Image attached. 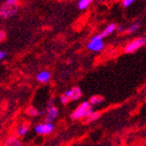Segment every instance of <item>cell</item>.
<instances>
[{"label":"cell","mask_w":146,"mask_h":146,"mask_svg":"<svg viewBox=\"0 0 146 146\" xmlns=\"http://www.w3.org/2000/svg\"><path fill=\"white\" fill-rule=\"evenodd\" d=\"M92 111H93L92 106L89 103V101H84V102L81 103L73 111V113L71 114V118L73 120L85 118L86 117H88L89 115H90Z\"/></svg>","instance_id":"cell-1"},{"label":"cell","mask_w":146,"mask_h":146,"mask_svg":"<svg viewBox=\"0 0 146 146\" xmlns=\"http://www.w3.org/2000/svg\"><path fill=\"white\" fill-rule=\"evenodd\" d=\"M18 11L17 2L15 3H5L0 7V17L3 19H8L14 16Z\"/></svg>","instance_id":"cell-2"},{"label":"cell","mask_w":146,"mask_h":146,"mask_svg":"<svg viewBox=\"0 0 146 146\" xmlns=\"http://www.w3.org/2000/svg\"><path fill=\"white\" fill-rule=\"evenodd\" d=\"M146 45V36L137 38V39L130 41L127 45L125 47V53H134L137 50Z\"/></svg>","instance_id":"cell-3"},{"label":"cell","mask_w":146,"mask_h":146,"mask_svg":"<svg viewBox=\"0 0 146 146\" xmlns=\"http://www.w3.org/2000/svg\"><path fill=\"white\" fill-rule=\"evenodd\" d=\"M87 48L93 52H100L104 48V42L103 38L100 34H97L93 36L91 40L87 44Z\"/></svg>","instance_id":"cell-4"},{"label":"cell","mask_w":146,"mask_h":146,"mask_svg":"<svg viewBox=\"0 0 146 146\" xmlns=\"http://www.w3.org/2000/svg\"><path fill=\"white\" fill-rule=\"evenodd\" d=\"M54 125L50 122H44V123H40L35 126V132L38 135H49L54 131Z\"/></svg>","instance_id":"cell-5"},{"label":"cell","mask_w":146,"mask_h":146,"mask_svg":"<svg viewBox=\"0 0 146 146\" xmlns=\"http://www.w3.org/2000/svg\"><path fill=\"white\" fill-rule=\"evenodd\" d=\"M58 116V108L55 107L54 105H48L47 112H46V118L45 122H50L52 123V121L56 118V117Z\"/></svg>","instance_id":"cell-6"},{"label":"cell","mask_w":146,"mask_h":146,"mask_svg":"<svg viewBox=\"0 0 146 146\" xmlns=\"http://www.w3.org/2000/svg\"><path fill=\"white\" fill-rule=\"evenodd\" d=\"M65 95L69 100H77L82 97V91L79 87H74L65 92Z\"/></svg>","instance_id":"cell-7"},{"label":"cell","mask_w":146,"mask_h":146,"mask_svg":"<svg viewBox=\"0 0 146 146\" xmlns=\"http://www.w3.org/2000/svg\"><path fill=\"white\" fill-rule=\"evenodd\" d=\"M50 78H51V74L46 70L41 71L37 74V80L41 84H47L50 80Z\"/></svg>","instance_id":"cell-8"},{"label":"cell","mask_w":146,"mask_h":146,"mask_svg":"<svg viewBox=\"0 0 146 146\" xmlns=\"http://www.w3.org/2000/svg\"><path fill=\"white\" fill-rule=\"evenodd\" d=\"M4 146H23V144L17 137L10 136L5 140Z\"/></svg>","instance_id":"cell-9"},{"label":"cell","mask_w":146,"mask_h":146,"mask_svg":"<svg viewBox=\"0 0 146 146\" xmlns=\"http://www.w3.org/2000/svg\"><path fill=\"white\" fill-rule=\"evenodd\" d=\"M116 28H117V25L115 23H110V25H108V26L104 29V31L102 33H100V36L104 38V37H107L110 35L111 33H113L114 31H116Z\"/></svg>","instance_id":"cell-10"},{"label":"cell","mask_w":146,"mask_h":146,"mask_svg":"<svg viewBox=\"0 0 146 146\" xmlns=\"http://www.w3.org/2000/svg\"><path fill=\"white\" fill-rule=\"evenodd\" d=\"M103 101H104V98L102 96H100V95H94V96L91 97V99L89 100V103L92 106H96L102 103Z\"/></svg>","instance_id":"cell-11"},{"label":"cell","mask_w":146,"mask_h":146,"mask_svg":"<svg viewBox=\"0 0 146 146\" xmlns=\"http://www.w3.org/2000/svg\"><path fill=\"white\" fill-rule=\"evenodd\" d=\"M100 117V113L97 112V111H92L90 115L88 117H85V122L87 123H90V122H93V121H96V120Z\"/></svg>","instance_id":"cell-12"},{"label":"cell","mask_w":146,"mask_h":146,"mask_svg":"<svg viewBox=\"0 0 146 146\" xmlns=\"http://www.w3.org/2000/svg\"><path fill=\"white\" fill-rule=\"evenodd\" d=\"M93 0H79L78 2V8L79 10H85L89 5L92 4Z\"/></svg>","instance_id":"cell-13"},{"label":"cell","mask_w":146,"mask_h":146,"mask_svg":"<svg viewBox=\"0 0 146 146\" xmlns=\"http://www.w3.org/2000/svg\"><path fill=\"white\" fill-rule=\"evenodd\" d=\"M140 26H141V24L139 23H133L131 26H129L128 29L126 30V33H135L136 31H138V29L140 28Z\"/></svg>","instance_id":"cell-14"},{"label":"cell","mask_w":146,"mask_h":146,"mask_svg":"<svg viewBox=\"0 0 146 146\" xmlns=\"http://www.w3.org/2000/svg\"><path fill=\"white\" fill-rule=\"evenodd\" d=\"M27 132H28V127L26 125H20L19 127L17 128V135L19 136H23L27 134Z\"/></svg>","instance_id":"cell-15"},{"label":"cell","mask_w":146,"mask_h":146,"mask_svg":"<svg viewBox=\"0 0 146 146\" xmlns=\"http://www.w3.org/2000/svg\"><path fill=\"white\" fill-rule=\"evenodd\" d=\"M27 113L31 117H35V116L40 115V111L37 110L36 109H34V108H29V109L27 110Z\"/></svg>","instance_id":"cell-16"},{"label":"cell","mask_w":146,"mask_h":146,"mask_svg":"<svg viewBox=\"0 0 146 146\" xmlns=\"http://www.w3.org/2000/svg\"><path fill=\"white\" fill-rule=\"evenodd\" d=\"M60 101H61V103H62V104L66 105L70 100H69V99L66 96L65 94H63V95H61V97H60Z\"/></svg>","instance_id":"cell-17"},{"label":"cell","mask_w":146,"mask_h":146,"mask_svg":"<svg viewBox=\"0 0 146 146\" xmlns=\"http://www.w3.org/2000/svg\"><path fill=\"white\" fill-rule=\"evenodd\" d=\"M136 0H123V5L124 7H128L133 3L135 2Z\"/></svg>","instance_id":"cell-18"},{"label":"cell","mask_w":146,"mask_h":146,"mask_svg":"<svg viewBox=\"0 0 146 146\" xmlns=\"http://www.w3.org/2000/svg\"><path fill=\"white\" fill-rule=\"evenodd\" d=\"M6 38V33L5 31H0V41H3L5 40Z\"/></svg>","instance_id":"cell-19"},{"label":"cell","mask_w":146,"mask_h":146,"mask_svg":"<svg viewBox=\"0 0 146 146\" xmlns=\"http://www.w3.org/2000/svg\"><path fill=\"white\" fill-rule=\"evenodd\" d=\"M6 55H7V53H6L5 51H3V50H0V60H3L5 58Z\"/></svg>","instance_id":"cell-20"},{"label":"cell","mask_w":146,"mask_h":146,"mask_svg":"<svg viewBox=\"0 0 146 146\" xmlns=\"http://www.w3.org/2000/svg\"><path fill=\"white\" fill-rule=\"evenodd\" d=\"M116 30L118 31V33H122V31H124V28H123V26H117V28H116Z\"/></svg>","instance_id":"cell-21"},{"label":"cell","mask_w":146,"mask_h":146,"mask_svg":"<svg viewBox=\"0 0 146 146\" xmlns=\"http://www.w3.org/2000/svg\"><path fill=\"white\" fill-rule=\"evenodd\" d=\"M6 3H15V2H17V0H5Z\"/></svg>","instance_id":"cell-22"},{"label":"cell","mask_w":146,"mask_h":146,"mask_svg":"<svg viewBox=\"0 0 146 146\" xmlns=\"http://www.w3.org/2000/svg\"><path fill=\"white\" fill-rule=\"evenodd\" d=\"M144 100H145V101H146V90H145V95H144Z\"/></svg>","instance_id":"cell-23"}]
</instances>
